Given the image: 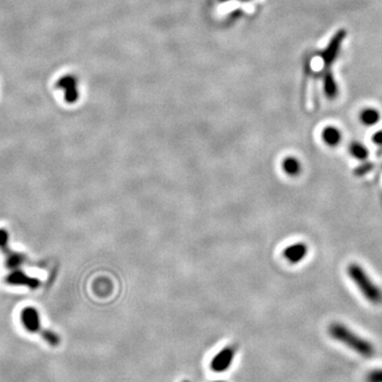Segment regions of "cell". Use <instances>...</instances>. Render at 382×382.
Masks as SVG:
<instances>
[{
  "label": "cell",
  "instance_id": "6da1fadb",
  "mask_svg": "<svg viewBox=\"0 0 382 382\" xmlns=\"http://www.w3.org/2000/svg\"><path fill=\"white\" fill-rule=\"evenodd\" d=\"M328 335L337 342L342 343L363 358H372L375 355V346L373 343H371L368 339L356 334L353 329L342 323H331L328 326Z\"/></svg>",
  "mask_w": 382,
  "mask_h": 382
},
{
  "label": "cell",
  "instance_id": "7a4b0ae2",
  "mask_svg": "<svg viewBox=\"0 0 382 382\" xmlns=\"http://www.w3.org/2000/svg\"><path fill=\"white\" fill-rule=\"evenodd\" d=\"M347 275L350 276L352 282L358 288V290L364 296V299L372 304L379 305L382 303V290L380 287L370 277L368 272L365 271L358 263H351L346 269Z\"/></svg>",
  "mask_w": 382,
  "mask_h": 382
},
{
  "label": "cell",
  "instance_id": "3957f363",
  "mask_svg": "<svg viewBox=\"0 0 382 382\" xmlns=\"http://www.w3.org/2000/svg\"><path fill=\"white\" fill-rule=\"evenodd\" d=\"M346 35H347V31L345 29L338 30L335 33V35L329 40L326 48L321 52V57L326 68H328L329 66H331L336 62Z\"/></svg>",
  "mask_w": 382,
  "mask_h": 382
},
{
  "label": "cell",
  "instance_id": "277c9868",
  "mask_svg": "<svg viewBox=\"0 0 382 382\" xmlns=\"http://www.w3.org/2000/svg\"><path fill=\"white\" fill-rule=\"evenodd\" d=\"M238 352L237 345L225 346L222 351H220L210 362V369L216 373H223L227 371L235 359V356Z\"/></svg>",
  "mask_w": 382,
  "mask_h": 382
},
{
  "label": "cell",
  "instance_id": "5b68a950",
  "mask_svg": "<svg viewBox=\"0 0 382 382\" xmlns=\"http://www.w3.org/2000/svg\"><path fill=\"white\" fill-rule=\"evenodd\" d=\"M4 282L10 286L28 287L31 290H36L40 286V280L38 278L31 277L18 269L12 270V272L5 276Z\"/></svg>",
  "mask_w": 382,
  "mask_h": 382
},
{
  "label": "cell",
  "instance_id": "8992f818",
  "mask_svg": "<svg viewBox=\"0 0 382 382\" xmlns=\"http://www.w3.org/2000/svg\"><path fill=\"white\" fill-rule=\"evenodd\" d=\"M20 322L23 328L30 334H39L41 330L39 312L34 307H25L20 312Z\"/></svg>",
  "mask_w": 382,
  "mask_h": 382
},
{
  "label": "cell",
  "instance_id": "52a82bcc",
  "mask_svg": "<svg viewBox=\"0 0 382 382\" xmlns=\"http://www.w3.org/2000/svg\"><path fill=\"white\" fill-rule=\"evenodd\" d=\"M283 255L285 259L292 263V265H297L302 262L308 255V245L304 242H295L290 245H288L284 250Z\"/></svg>",
  "mask_w": 382,
  "mask_h": 382
},
{
  "label": "cell",
  "instance_id": "ba28073f",
  "mask_svg": "<svg viewBox=\"0 0 382 382\" xmlns=\"http://www.w3.org/2000/svg\"><path fill=\"white\" fill-rule=\"evenodd\" d=\"M57 87L65 90V100L67 103H74L79 99L78 79H75L73 75H64L62 79L58 80Z\"/></svg>",
  "mask_w": 382,
  "mask_h": 382
},
{
  "label": "cell",
  "instance_id": "9c48e42d",
  "mask_svg": "<svg viewBox=\"0 0 382 382\" xmlns=\"http://www.w3.org/2000/svg\"><path fill=\"white\" fill-rule=\"evenodd\" d=\"M343 138L342 132L340 131L337 126L328 125L324 130L322 131V139L325 142L326 146L336 148L341 143Z\"/></svg>",
  "mask_w": 382,
  "mask_h": 382
},
{
  "label": "cell",
  "instance_id": "30bf717a",
  "mask_svg": "<svg viewBox=\"0 0 382 382\" xmlns=\"http://www.w3.org/2000/svg\"><path fill=\"white\" fill-rule=\"evenodd\" d=\"M323 85H324V92L327 98L335 99L339 95V87L334 73L330 70L325 71L323 75Z\"/></svg>",
  "mask_w": 382,
  "mask_h": 382
},
{
  "label": "cell",
  "instance_id": "8fae6325",
  "mask_svg": "<svg viewBox=\"0 0 382 382\" xmlns=\"http://www.w3.org/2000/svg\"><path fill=\"white\" fill-rule=\"evenodd\" d=\"M283 170L289 176H297L302 172V163L299 158L294 156H287L283 159Z\"/></svg>",
  "mask_w": 382,
  "mask_h": 382
},
{
  "label": "cell",
  "instance_id": "7c38bea8",
  "mask_svg": "<svg viewBox=\"0 0 382 382\" xmlns=\"http://www.w3.org/2000/svg\"><path fill=\"white\" fill-rule=\"evenodd\" d=\"M359 118L362 124L367 126H372V125L377 124L380 121L381 115L378 112V109L374 107H367L361 110Z\"/></svg>",
  "mask_w": 382,
  "mask_h": 382
},
{
  "label": "cell",
  "instance_id": "4fadbf2b",
  "mask_svg": "<svg viewBox=\"0 0 382 382\" xmlns=\"http://www.w3.org/2000/svg\"><path fill=\"white\" fill-rule=\"evenodd\" d=\"M25 259H27V257H25L24 254L8 250L5 255V267L11 270L18 269L23 265Z\"/></svg>",
  "mask_w": 382,
  "mask_h": 382
},
{
  "label": "cell",
  "instance_id": "5bb4252c",
  "mask_svg": "<svg viewBox=\"0 0 382 382\" xmlns=\"http://www.w3.org/2000/svg\"><path fill=\"white\" fill-rule=\"evenodd\" d=\"M348 151H350V154L360 161L367 160L370 156V151L369 149L364 146L363 143L359 141H353L351 142L350 147H348Z\"/></svg>",
  "mask_w": 382,
  "mask_h": 382
},
{
  "label": "cell",
  "instance_id": "9a60e30c",
  "mask_svg": "<svg viewBox=\"0 0 382 382\" xmlns=\"http://www.w3.org/2000/svg\"><path fill=\"white\" fill-rule=\"evenodd\" d=\"M38 335L50 346L56 347V346L59 345V343H61V338H59V336L57 334H55L54 331L51 330V329L41 328V330L39 331Z\"/></svg>",
  "mask_w": 382,
  "mask_h": 382
},
{
  "label": "cell",
  "instance_id": "2e32d148",
  "mask_svg": "<svg viewBox=\"0 0 382 382\" xmlns=\"http://www.w3.org/2000/svg\"><path fill=\"white\" fill-rule=\"evenodd\" d=\"M374 167H375V165H374V163H372V161H367V160H363L362 163L357 166L354 170V174L356 176L358 177H361V176H364L369 174L371 171H373L374 170Z\"/></svg>",
  "mask_w": 382,
  "mask_h": 382
},
{
  "label": "cell",
  "instance_id": "e0dca14e",
  "mask_svg": "<svg viewBox=\"0 0 382 382\" xmlns=\"http://www.w3.org/2000/svg\"><path fill=\"white\" fill-rule=\"evenodd\" d=\"M367 382H382V369L372 370L365 377Z\"/></svg>",
  "mask_w": 382,
  "mask_h": 382
},
{
  "label": "cell",
  "instance_id": "ac0fdd59",
  "mask_svg": "<svg viewBox=\"0 0 382 382\" xmlns=\"http://www.w3.org/2000/svg\"><path fill=\"white\" fill-rule=\"evenodd\" d=\"M8 240H10V235H8L5 228H0V250L4 251L5 253L8 251Z\"/></svg>",
  "mask_w": 382,
  "mask_h": 382
},
{
  "label": "cell",
  "instance_id": "d6986e66",
  "mask_svg": "<svg viewBox=\"0 0 382 382\" xmlns=\"http://www.w3.org/2000/svg\"><path fill=\"white\" fill-rule=\"evenodd\" d=\"M372 141H373L374 143H375L377 147H379V148L382 149V130L377 131L375 134L373 135Z\"/></svg>",
  "mask_w": 382,
  "mask_h": 382
},
{
  "label": "cell",
  "instance_id": "ffe728a7",
  "mask_svg": "<svg viewBox=\"0 0 382 382\" xmlns=\"http://www.w3.org/2000/svg\"><path fill=\"white\" fill-rule=\"evenodd\" d=\"M219 2H228V1H232V0H218Z\"/></svg>",
  "mask_w": 382,
  "mask_h": 382
},
{
  "label": "cell",
  "instance_id": "44dd1931",
  "mask_svg": "<svg viewBox=\"0 0 382 382\" xmlns=\"http://www.w3.org/2000/svg\"><path fill=\"white\" fill-rule=\"evenodd\" d=\"M241 1H243V2H246V1H251V0H241Z\"/></svg>",
  "mask_w": 382,
  "mask_h": 382
},
{
  "label": "cell",
  "instance_id": "7402d4cb",
  "mask_svg": "<svg viewBox=\"0 0 382 382\" xmlns=\"http://www.w3.org/2000/svg\"><path fill=\"white\" fill-rule=\"evenodd\" d=\"M183 382H190V381H188V380H185V381H183Z\"/></svg>",
  "mask_w": 382,
  "mask_h": 382
},
{
  "label": "cell",
  "instance_id": "603a6c76",
  "mask_svg": "<svg viewBox=\"0 0 382 382\" xmlns=\"http://www.w3.org/2000/svg\"><path fill=\"white\" fill-rule=\"evenodd\" d=\"M215 382H225V381H215Z\"/></svg>",
  "mask_w": 382,
  "mask_h": 382
}]
</instances>
